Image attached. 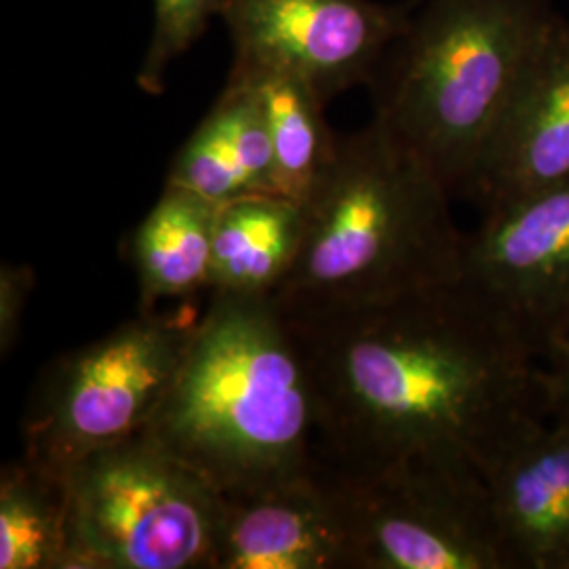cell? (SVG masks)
Listing matches in <instances>:
<instances>
[{"label": "cell", "mask_w": 569, "mask_h": 569, "mask_svg": "<svg viewBox=\"0 0 569 569\" xmlns=\"http://www.w3.org/2000/svg\"><path fill=\"white\" fill-rule=\"evenodd\" d=\"M192 312H142L42 373L21 422L23 456L70 475L148 427L182 363Z\"/></svg>", "instance_id": "cell-7"}, {"label": "cell", "mask_w": 569, "mask_h": 569, "mask_svg": "<svg viewBox=\"0 0 569 569\" xmlns=\"http://www.w3.org/2000/svg\"><path fill=\"white\" fill-rule=\"evenodd\" d=\"M323 467L342 510L348 569H512L477 465L406 456Z\"/></svg>", "instance_id": "cell-6"}, {"label": "cell", "mask_w": 569, "mask_h": 569, "mask_svg": "<svg viewBox=\"0 0 569 569\" xmlns=\"http://www.w3.org/2000/svg\"><path fill=\"white\" fill-rule=\"evenodd\" d=\"M549 411L569 416V340L557 346L542 361Z\"/></svg>", "instance_id": "cell-20"}, {"label": "cell", "mask_w": 569, "mask_h": 569, "mask_svg": "<svg viewBox=\"0 0 569 569\" xmlns=\"http://www.w3.org/2000/svg\"><path fill=\"white\" fill-rule=\"evenodd\" d=\"M143 432L224 498L283 483L319 465L305 352L272 298L209 293Z\"/></svg>", "instance_id": "cell-2"}, {"label": "cell", "mask_w": 569, "mask_h": 569, "mask_svg": "<svg viewBox=\"0 0 569 569\" xmlns=\"http://www.w3.org/2000/svg\"><path fill=\"white\" fill-rule=\"evenodd\" d=\"M462 277L542 361L569 340V180L481 213Z\"/></svg>", "instance_id": "cell-9"}, {"label": "cell", "mask_w": 569, "mask_h": 569, "mask_svg": "<svg viewBox=\"0 0 569 569\" xmlns=\"http://www.w3.org/2000/svg\"><path fill=\"white\" fill-rule=\"evenodd\" d=\"M305 234V204L266 192L218 204L209 293L272 298Z\"/></svg>", "instance_id": "cell-14"}, {"label": "cell", "mask_w": 569, "mask_h": 569, "mask_svg": "<svg viewBox=\"0 0 569 569\" xmlns=\"http://www.w3.org/2000/svg\"><path fill=\"white\" fill-rule=\"evenodd\" d=\"M563 13L552 0H418L367 87L373 119L467 199L515 91Z\"/></svg>", "instance_id": "cell-4"}, {"label": "cell", "mask_w": 569, "mask_h": 569, "mask_svg": "<svg viewBox=\"0 0 569 569\" xmlns=\"http://www.w3.org/2000/svg\"><path fill=\"white\" fill-rule=\"evenodd\" d=\"M416 2L382 0H230L224 21L232 66L283 72L329 106L369 87L403 34Z\"/></svg>", "instance_id": "cell-8"}, {"label": "cell", "mask_w": 569, "mask_h": 569, "mask_svg": "<svg viewBox=\"0 0 569 569\" xmlns=\"http://www.w3.org/2000/svg\"><path fill=\"white\" fill-rule=\"evenodd\" d=\"M72 569H216L224 496L146 432L70 470Z\"/></svg>", "instance_id": "cell-5"}, {"label": "cell", "mask_w": 569, "mask_h": 569, "mask_svg": "<svg viewBox=\"0 0 569 569\" xmlns=\"http://www.w3.org/2000/svg\"><path fill=\"white\" fill-rule=\"evenodd\" d=\"M451 201L378 119L340 136L305 203L300 251L274 305L287 317H317L460 279L467 234Z\"/></svg>", "instance_id": "cell-3"}, {"label": "cell", "mask_w": 569, "mask_h": 569, "mask_svg": "<svg viewBox=\"0 0 569 569\" xmlns=\"http://www.w3.org/2000/svg\"><path fill=\"white\" fill-rule=\"evenodd\" d=\"M287 319L312 382L319 460L331 467L443 456L488 475L549 413L542 363L465 277Z\"/></svg>", "instance_id": "cell-1"}, {"label": "cell", "mask_w": 569, "mask_h": 569, "mask_svg": "<svg viewBox=\"0 0 569 569\" xmlns=\"http://www.w3.org/2000/svg\"><path fill=\"white\" fill-rule=\"evenodd\" d=\"M216 216L218 204L164 183L161 199L129 243L142 312H152L164 300H190L209 291Z\"/></svg>", "instance_id": "cell-15"}, {"label": "cell", "mask_w": 569, "mask_h": 569, "mask_svg": "<svg viewBox=\"0 0 569 569\" xmlns=\"http://www.w3.org/2000/svg\"><path fill=\"white\" fill-rule=\"evenodd\" d=\"M230 0H152V32L136 82L148 96H161L167 74L203 39L211 20L222 18Z\"/></svg>", "instance_id": "cell-18"}, {"label": "cell", "mask_w": 569, "mask_h": 569, "mask_svg": "<svg viewBox=\"0 0 569 569\" xmlns=\"http://www.w3.org/2000/svg\"><path fill=\"white\" fill-rule=\"evenodd\" d=\"M164 183L213 204L277 194L264 108L251 82L228 74L220 98L178 150Z\"/></svg>", "instance_id": "cell-13"}, {"label": "cell", "mask_w": 569, "mask_h": 569, "mask_svg": "<svg viewBox=\"0 0 569 569\" xmlns=\"http://www.w3.org/2000/svg\"><path fill=\"white\" fill-rule=\"evenodd\" d=\"M216 569H348L342 510L323 462L224 498Z\"/></svg>", "instance_id": "cell-11"}, {"label": "cell", "mask_w": 569, "mask_h": 569, "mask_svg": "<svg viewBox=\"0 0 569 569\" xmlns=\"http://www.w3.org/2000/svg\"><path fill=\"white\" fill-rule=\"evenodd\" d=\"M34 289V270L26 264L0 268V350L7 359L20 338L26 308Z\"/></svg>", "instance_id": "cell-19"}, {"label": "cell", "mask_w": 569, "mask_h": 569, "mask_svg": "<svg viewBox=\"0 0 569 569\" xmlns=\"http://www.w3.org/2000/svg\"><path fill=\"white\" fill-rule=\"evenodd\" d=\"M512 569H569V416L549 411L488 470Z\"/></svg>", "instance_id": "cell-12"}, {"label": "cell", "mask_w": 569, "mask_h": 569, "mask_svg": "<svg viewBox=\"0 0 569 569\" xmlns=\"http://www.w3.org/2000/svg\"><path fill=\"white\" fill-rule=\"evenodd\" d=\"M569 180V20L563 16L515 91L470 182L481 213Z\"/></svg>", "instance_id": "cell-10"}, {"label": "cell", "mask_w": 569, "mask_h": 569, "mask_svg": "<svg viewBox=\"0 0 569 569\" xmlns=\"http://www.w3.org/2000/svg\"><path fill=\"white\" fill-rule=\"evenodd\" d=\"M228 74L251 82L262 102L277 194L305 204L338 152L340 136L327 122V103L306 82L283 72L230 68Z\"/></svg>", "instance_id": "cell-17"}, {"label": "cell", "mask_w": 569, "mask_h": 569, "mask_svg": "<svg viewBox=\"0 0 569 569\" xmlns=\"http://www.w3.org/2000/svg\"><path fill=\"white\" fill-rule=\"evenodd\" d=\"M70 475L26 456L0 472V569H72Z\"/></svg>", "instance_id": "cell-16"}]
</instances>
